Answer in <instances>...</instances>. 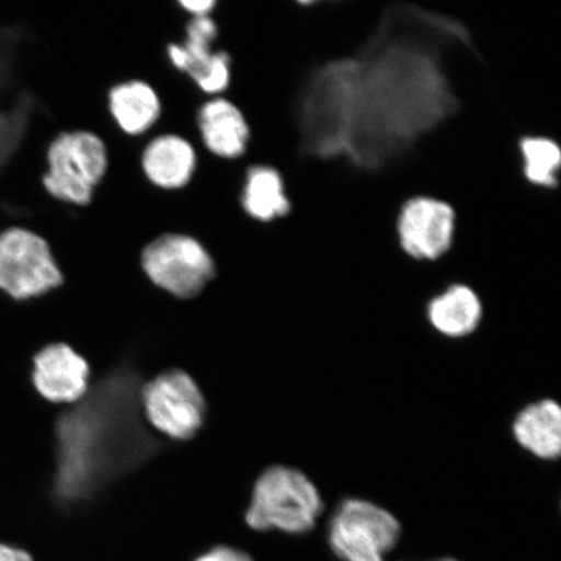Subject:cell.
Returning <instances> with one entry per match:
<instances>
[{"mask_svg":"<svg viewBox=\"0 0 561 561\" xmlns=\"http://www.w3.org/2000/svg\"><path fill=\"white\" fill-rule=\"evenodd\" d=\"M471 46L459 21L396 4L353 58L328 62L307 82L298 124L307 152L378 170L459 107L445 70L454 47Z\"/></svg>","mask_w":561,"mask_h":561,"instance_id":"cell-1","label":"cell"},{"mask_svg":"<svg viewBox=\"0 0 561 561\" xmlns=\"http://www.w3.org/2000/svg\"><path fill=\"white\" fill-rule=\"evenodd\" d=\"M139 378L117 368L56 423L55 493L65 503L89 500L156 455L158 442L140 420Z\"/></svg>","mask_w":561,"mask_h":561,"instance_id":"cell-2","label":"cell"},{"mask_svg":"<svg viewBox=\"0 0 561 561\" xmlns=\"http://www.w3.org/2000/svg\"><path fill=\"white\" fill-rule=\"evenodd\" d=\"M324 503L314 483L298 469L271 467L259 477L245 523L255 530L305 535L318 523Z\"/></svg>","mask_w":561,"mask_h":561,"instance_id":"cell-3","label":"cell"},{"mask_svg":"<svg viewBox=\"0 0 561 561\" xmlns=\"http://www.w3.org/2000/svg\"><path fill=\"white\" fill-rule=\"evenodd\" d=\"M45 191L72 205L85 206L107 170L103 140L90 131H68L56 137L46 152Z\"/></svg>","mask_w":561,"mask_h":561,"instance_id":"cell-4","label":"cell"},{"mask_svg":"<svg viewBox=\"0 0 561 561\" xmlns=\"http://www.w3.org/2000/svg\"><path fill=\"white\" fill-rule=\"evenodd\" d=\"M62 284L50 244L32 229L0 233V291L16 300L44 296Z\"/></svg>","mask_w":561,"mask_h":561,"instance_id":"cell-5","label":"cell"},{"mask_svg":"<svg viewBox=\"0 0 561 561\" xmlns=\"http://www.w3.org/2000/svg\"><path fill=\"white\" fill-rule=\"evenodd\" d=\"M401 533V524L389 511L353 497L335 510L329 523L328 541L342 561H385Z\"/></svg>","mask_w":561,"mask_h":561,"instance_id":"cell-6","label":"cell"},{"mask_svg":"<svg viewBox=\"0 0 561 561\" xmlns=\"http://www.w3.org/2000/svg\"><path fill=\"white\" fill-rule=\"evenodd\" d=\"M142 265L153 284L182 299L198 296L215 277L207 250L184 234H164L147 244Z\"/></svg>","mask_w":561,"mask_h":561,"instance_id":"cell-7","label":"cell"},{"mask_svg":"<svg viewBox=\"0 0 561 561\" xmlns=\"http://www.w3.org/2000/svg\"><path fill=\"white\" fill-rule=\"evenodd\" d=\"M140 404L149 423L175 440H187L206 417L205 398L185 371L168 370L140 389Z\"/></svg>","mask_w":561,"mask_h":561,"instance_id":"cell-8","label":"cell"},{"mask_svg":"<svg viewBox=\"0 0 561 561\" xmlns=\"http://www.w3.org/2000/svg\"><path fill=\"white\" fill-rule=\"evenodd\" d=\"M455 213L447 203L415 198L405 203L398 221L403 250L419 261H437L451 248Z\"/></svg>","mask_w":561,"mask_h":561,"instance_id":"cell-9","label":"cell"},{"mask_svg":"<svg viewBox=\"0 0 561 561\" xmlns=\"http://www.w3.org/2000/svg\"><path fill=\"white\" fill-rule=\"evenodd\" d=\"M217 25L208 16L194 18L187 25L184 45H171L168 55L172 65L187 73L207 94H219L230 82V56L214 51Z\"/></svg>","mask_w":561,"mask_h":561,"instance_id":"cell-10","label":"cell"},{"mask_svg":"<svg viewBox=\"0 0 561 561\" xmlns=\"http://www.w3.org/2000/svg\"><path fill=\"white\" fill-rule=\"evenodd\" d=\"M89 364L66 343H54L34 357L33 383L51 403H77L89 391Z\"/></svg>","mask_w":561,"mask_h":561,"instance_id":"cell-11","label":"cell"},{"mask_svg":"<svg viewBox=\"0 0 561 561\" xmlns=\"http://www.w3.org/2000/svg\"><path fill=\"white\" fill-rule=\"evenodd\" d=\"M512 433L524 450L541 460H557L561 454V410L552 399H542L518 412Z\"/></svg>","mask_w":561,"mask_h":561,"instance_id":"cell-12","label":"cell"},{"mask_svg":"<svg viewBox=\"0 0 561 561\" xmlns=\"http://www.w3.org/2000/svg\"><path fill=\"white\" fill-rule=\"evenodd\" d=\"M198 123L205 145L217 157L238 158L248 147L249 125L240 108L227 100L217 98L203 105Z\"/></svg>","mask_w":561,"mask_h":561,"instance_id":"cell-13","label":"cell"},{"mask_svg":"<svg viewBox=\"0 0 561 561\" xmlns=\"http://www.w3.org/2000/svg\"><path fill=\"white\" fill-rule=\"evenodd\" d=\"M196 165L193 146L179 136H161L147 146L144 171L153 185L180 188L191 181Z\"/></svg>","mask_w":561,"mask_h":561,"instance_id":"cell-14","label":"cell"},{"mask_svg":"<svg viewBox=\"0 0 561 561\" xmlns=\"http://www.w3.org/2000/svg\"><path fill=\"white\" fill-rule=\"evenodd\" d=\"M482 304L477 294L466 285H454L433 298L427 305V320L442 335L462 339L479 328Z\"/></svg>","mask_w":561,"mask_h":561,"instance_id":"cell-15","label":"cell"},{"mask_svg":"<svg viewBox=\"0 0 561 561\" xmlns=\"http://www.w3.org/2000/svg\"><path fill=\"white\" fill-rule=\"evenodd\" d=\"M110 110L125 133L139 136L157 123L160 115V101L156 90L150 85L140 81H130L111 90Z\"/></svg>","mask_w":561,"mask_h":561,"instance_id":"cell-16","label":"cell"},{"mask_svg":"<svg viewBox=\"0 0 561 561\" xmlns=\"http://www.w3.org/2000/svg\"><path fill=\"white\" fill-rule=\"evenodd\" d=\"M242 206L245 213L261 221L289 214L290 202L279 173L271 167H252L245 179Z\"/></svg>","mask_w":561,"mask_h":561,"instance_id":"cell-17","label":"cell"},{"mask_svg":"<svg viewBox=\"0 0 561 561\" xmlns=\"http://www.w3.org/2000/svg\"><path fill=\"white\" fill-rule=\"evenodd\" d=\"M524 173L531 184L553 187L557 185L561 151L551 139L525 138L522 142Z\"/></svg>","mask_w":561,"mask_h":561,"instance_id":"cell-18","label":"cell"},{"mask_svg":"<svg viewBox=\"0 0 561 561\" xmlns=\"http://www.w3.org/2000/svg\"><path fill=\"white\" fill-rule=\"evenodd\" d=\"M195 561H252L248 553L231 549V547L220 546L205 553Z\"/></svg>","mask_w":561,"mask_h":561,"instance_id":"cell-19","label":"cell"},{"mask_svg":"<svg viewBox=\"0 0 561 561\" xmlns=\"http://www.w3.org/2000/svg\"><path fill=\"white\" fill-rule=\"evenodd\" d=\"M180 5L192 13L194 18H206L215 9L216 2L213 0H185V2H180Z\"/></svg>","mask_w":561,"mask_h":561,"instance_id":"cell-20","label":"cell"},{"mask_svg":"<svg viewBox=\"0 0 561 561\" xmlns=\"http://www.w3.org/2000/svg\"><path fill=\"white\" fill-rule=\"evenodd\" d=\"M0 561H33L30 553L16 547L0 545Z\"/></svg>","mask_w":561,"mask_h":561,"instance_id":"cell-21","label":"cell"},{"mask_svg":"<svg viewBox=\"0 0 561 561\" xmlns=\"http://www.w3.org/2000/svg\"><path fill=\"white\" fill-rule=\"evenodd\" d=\"M438 561H456V560H453V559H444V560H438Z\"/></svg>","mask_w":561,"mask_h":561,"instance_id":"cell-22","label":"cell"}]
</instances>
